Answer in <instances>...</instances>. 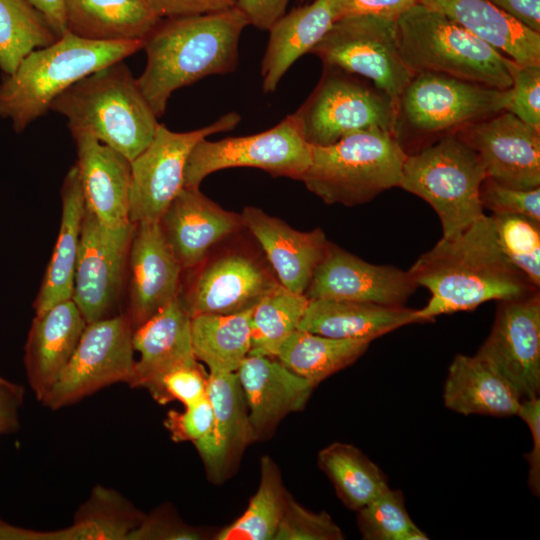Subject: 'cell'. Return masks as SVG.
Segmentation results:
<instances>
[{"mask_svg": "<svg viewBox=\"0 0 540 540\" xmlns=\"http://www.w3.org/2000/svg\"><path fill=\"white\" fill-rule=\"evenodd\" d=\"M417 286L430 292L417 309L424 323L437 316L472 311L489 301L533 295L538 287L502 251L491 215H483L460 234L441 238L408 270Z\"/></svg>", "mask_w": 540, "mask_h": 540, "instance_id": "cell-1", "label": "cell"}, {"mask_svg": "<svg viewBox=\"0 0 540 540\" xmlns=\"http://www.w3.org/2000/svg\"><path fill=\"white\" fill-rule=\"evenodd\" d=\"M247 26V17L237 7L161 19L144 40L146 65L136 78L157 118L176 90L237 68L239 41Z\"/></svg>", "mask_w": 540, "mask_h": 540, "instance_id": "cell-2", "label": "cell"}, {"mask_svg": "<svg viewBox=\"0 0 540 540\" xmlns=\"http://www.w3.org/2000/svg\"><path fill=\"white\" fill-rule=\"evenodd\" d=\"M50 110L71 132L91 135L132 161L152 141L158 118L123 61L108 65L62 92Z\"/></svg>", "mask_w": 540, "mask_h": 540, "instance_id": "cell-3", "label": "cell"}, {"mask_svg": "<svg viewBox=\"0 0 540 540\" xmlns=\"http://www.w3.org/2000/svg\"><path fill=\"white\" fill-rule=\"evenodd\" d=\"M144 41H93L71 33L27 55L0 82V117L17 133L45 115L56 97L77 81L143 48Z\"/></svg>", "mask_w": 540, "mask_h": 540, "instance_id": "cell-4", "label": "cell"}, {"mask_svg": "<svg viewBox=\"0 0 540 540\" xmlns=\"http://www.w3.org/2000/svg\"><path fill=\"white\" fill-rule=\"evenodd\" d=\"M401 58L414 73H438L506 90L510 58L442 13L419 2L396 20Z\"/></svg>", "mask_w": 540, "mask_h": 540, "instance_id": "cell-5", "label": "cell"}, {"mask_svg": "<svg viewBox=\"0 0 540 540\" xmlns=\"http://www.w3.org/2000/svg\"><path fill=\"white\" fill-rule=\"evenodd\" d=\"M406 157L394 133L374 127L330 145L312 146L310 164L300 181L328 205H361L399 187Z\"/></svg>", "mask_w": 540, "mask_h": 540, "instance_id": "cell-6", "label": "cell"}, {"mask_svg": "<svg viewBox=\"0 0 540 540\" xmlns=\"http://www.w3.org/2000/svg\"><path fill=\"white\" fill-rule=\"evenodd\" d=\"M485 168L457 133L407 154L399 187L425 200L436 212L442 238L456 236L484 215L480 200Z\"/></svg>", "mask_w": 540, "mask_h": 540, "instance_id": "cell-7", "label": "cell"}, {"mask_svg": "<svg viewBox=\"0 0 540 540\" xmlns=\"http://www.w3.org/2000/svg\"><path fill=\"white\" fill-rule=\"evenodd\" d=\"M325 68L316 88L295 112L309 144L330 145L374 127L396 135L397 102L340 69Z\"/></svg>", "mask_w": 540, "mask_h": 540, "instance_id": "cell-8", "label": "cell"}, {"mask_svg": "<svg viewBox=\"0 0 540 540\" xmlns=\"http://www.w3.org/2000/svg\"><path fill=\"white\" fill-rule=\"evenodd\" d=\"M311 154L312 145L306 141L293 113L257 134L199 141L187 159L183 187L199 188L208 175L234 167L258 168L273 177L300 180Z\"/></svg>", "mask_w": 540, "mask_h": 540, "instance_id": "cell-9", "label": "cell"}, {"mask_svg": "<svg viewBox=\"0 0 540 540\" xmlns=\"http://www.w3.org/2000/svg\"><path fill=\"white\" fill-rule=\"evenodd\" d=\"M326 67L370 79L398 103L414 73L403 62L396 20L371 16L338 19L311 50Z\"/></svg>", "mask_w": 540, "mask_h": 540, "instance_id": "cell-10", "label": "cell"}, {"mask_svg": "<svg viewBox=\"0 0 540 540\" xmlns=\"http://www.w3.org/2000/svg\"><path fill=\"white\" fill-rule=\"evenodd\" d=\"M511 89L501 90L443 74H415L398 100V119L421 136L459 130L506 111Z\"/></svg>", "mask_w": 540, "mask_h": 540, "instance_id": "cell-11", "label": "cell"}, {"mask_svg": "<svg viewBox=\"0 0 540 540\" xmlns=\"http://www.w3.org/2000/svg\"><path fill=\"white\" fill-rule=\"evenodd\" d=\"M134 329L126 314L88 323L66 367L41 402L55 410L117 382L135 366Z\"/></svg>", "mask_w": 540, "mask_h": 540, "instance_id": "cell-12", "label": "cell"}, {"mask_svg": "<svg viewBox=\"0 0 540 540\" xmlns=\"http://www.w3.org/2000/svg\"><path fill=\"white\" fill-rule=\"evenodd\" d=\"M240 120L237 112H230L188 132H174L158 124L150 144L131 161L130 222H159L183 188L185 166L193 147L213 134L233 130Z\"/></svg>", "mask_w": 540, "mask_h": 540, "instance_id": "cell-13", "label": "cell"}, {"mask_svg": "<svg viewBox=\"0 0 540 540\" xmlns=\"http://www.w3.org/2000/svg\"><path fill=\"white\" fill-rule=\"evenodd\" d=\"M133 229L109 228L85 206L72 300L87 324L121 313Z\"/></svg>", "mask_w": 540, "mask_h": 540, "instance_id": "cell-14", "label": "cell"}, {"mask_svg": "<svg viewBox=\"0 0 540 540\" xmlns=\"http://www.w3.org/2000/svg\"><path fill=\"white\" fill-rule=\"evenodd\" d=\"M476 355L522 400L540 392V295L499 301L491 331Z\"/></svg>", "mask_w": 540, "mask_h": 540, "instance_id": "cell-15", "label": "cell"}, {"mask_svg": "<svg viewBox=\"0 0 540 540\" xmlns=\"http://www.w3.org/2000/svg\"><path fill=\"white\" fill-rule=\"evenodd\" d=\"M457 134L478 154L486 178L514 189L540 187V130L502 111Z\"/></svg>", "mask_w": 540, "mask_h": 540, "instance_id": "cell-16", "label": "cell"}, {"mask_svg": "<svg viewBox=\"0 0 540 540\" xmlns=\"http://www.w3.org/2000/svg\"><path fill=\"white\" fill-rule=\"evenodd\" d=\"M122 312L135 330L181 294L182 267L159 222L133 223Z\"/></svg>", "mask_w": 540, "mask_h": 540, "instance_id": "cell-17", "label": "cell"}, {"mask_svg": "<svg viewBox=\"0 0 540 540\" xmlns=\"http://www.w3.org/2000/svg\"><path fill=\"white\" fill-rule=\"evenodd\" d=\"M198 267L189 290L180 294L191 317L252 310L280 284L273 271L241 251L227 252Z\"/></svg>", "mask_w": 540, "mask_h": 540, "instance_id": "cell-18", "label": "cell"}, {"mask_svg": "<svg viewBox=\"0 0 540 540\" xmlns=\"http://www.w3.org/2000/svg\"><path fill=\"white\" fill-rule=\"evenodd\" d=\"M417 287L408 270L371 264L330 243L304 295L309 300L341 299L405 306Z\"/></svg>", "mask_w": 540, "mask_h": 540, "instance_id": "cell-19", "label": "cell"}, {"mask_svg": "<svg viewBox=\"0 0 540 540\" xmlns=\"http://www.w3.org/2000/svg\"><path fill=\"white\" fill-rule=\"evenodd\" d=\"M159 225L183 270L197 268L216 244L244 228L241 214L223 209L199 188L187 187L171 201Z\"/></svg>", "mask_w": 540, "mask_h": 540, "instance_id": "cell-20", "label": "cell"}, {"mask_svg": "<svg viewBox=\"0 0 540 540\" xmlns=\"http://www.w3.org/2000/svg\"><path fill=\"white\" fill-rule=\"evenodd\" d=\"M207 397L213 410L211 431L193 443L214 483L230 476L245 448L256 441L235 372H208Z\"/></svg>", "mask_w": 540, "mask_h": 540, "instance_id": "cell-21", "label": "cell"}, {"mask_svg": "<svg viewBox=\"0 0 540 540\" xmlns=\"http://www.w3.org/2000/svg\"><path fill=\"white\" fill-rule=\"evenodd\" d=\"M241 217L244 228L263 249L278 282L292 292L304 294L331 243L323 230L298 231L253 206L245 207Z\"/></svg>", "mask_w": 540, "mask_h": 540, "instance_id": "cell-22", "label": "cell"}, {"mask_svg": "<svg viewBox=\"0 0 540 540\" xmlns=\"http://www.w3.org/2000/svg\"><path fill=\"white\" fill-rule=\"evenodd\" d=\"M235 373L257 440L269 437L288 414L304 409L316 387L276 358L248 355Z\"/></svg>", "mask_w": 540, "mask_h": 540, "instance_id": "cell-23", "label": "cell"}, {"mask_svg": "<svg viewBox=\"0 0 540 540\" xmlns=\"http://www.w3.org/2000/svg\"><path fill=\"white\" fill-rule=\"evenodd\" d=\"M72 136L85 206L109 228L130 223L131 161L91 135Z\"/></svg>", "mask_w": 540, "mask_h": 540, "instance_id": "cell-24", "label": "cell"}, {"mask_svg": "<svg viewBox=\"0 0 540 540\" xmlns=\"http://www.w3.org/2000/svg\"><path fill=\"white\" fill-rule=\"evenodd\" d=\"M87 323L72 299L35 315L25 344L29 384L41 401L71 359Z\"/></svg>", "mask_w": 540, "mask_h": 540, "instance_id": "cell-25", "label": "cell"}, {"mask_svg": "<svg viewBox=\"0 0 540 540\" xmlns=\"http://www.w3.org/2000/svg\"><path fill=\"white\" fill-rule=\"evenodd\" d=\"M424 323L417 309L341 299L309 300L298 329L338 339H374Z\"/></svg>", "mask_w": 540, "mask_h": 540, "instance_id": "cell-26", "label": "cell"}, {"mask_svg": "<svg viewBox=\"0 0 540 540\" xmlns=\"http://www.w3.org/2000/svg\"><path fill=\"white\" fill-rule=\"evenodd\" d=\"M133 347L140 354L127 384L144 387L164 372L197 361L192 347L191 316L180 296L133 332Z\"/></svg>", "mask_w": 540, "mask_h": 540, "instance_id": "cell-27", "label": "cell"}, {"mask_svg": "<svg viewBox=\"0 0 540 540\" xmlns=\"http://www.w3.org/2000/svg\"><path fill=\"white\" fill-rule=\"evenodd\" d=\"M338 19L333 0H314L277 20L268 30L261 63L263 92L273 93L289 68L311 52Z\"/></svg>", "mask_w": 540, "mask_h": 540, "instance_id": "cell-28", "label": "cell"}, {"mask_svg": "<svg viewBox=\"0 0 540 540\" xmlns=\"http://www.w3.org/2000/svg\"><path fill=\"white\" fill-rule=\"evenodd\" d=\"M450 18L518 65H540V33L488 0H417Z\"/></svg>", "mask_w": 540, "mask_h": 540, "instance_id": "cell-29", "label": "cell"}, {"mask_svg": "<svg viewBox=\"0 0 540 540\" xmlns=\"http://www.w3.org/2000/svg\"><path fill=\"white\" fill-rule=\"evenodd\" d=\"M522 399L511 385L476 354H458L448 367L443 402L464 415L516 416Z\"/></svg>", "mask_w": 540, "mask_h": 540, "instance_id": "cell-30", "label": "cell"}, {"mask_svg": "<svg viewBox=\"0 0 540 540\" xmlns=\"http://www.w3.org/2000/svg\"><path fill=\"white\" fill-rule=\"evenodd\" d=\"M67 31L93 41H144L162 18L148 0H64Z\"/></svg>", "mask_w": 540, "mask_h": 540, "instance_id": "cell-31", "label": "cell"}, {"mask_svg": "<svg viewBox=\"0 0 540 540\" xmlns=\"http://www.w3.org/2000/svg\"><path fill=\"white\" fill-rule=\"evenodd\" d=\"M61 200L62 214L58 237L33 304L35 315L46 312L60 302L72 299L85 211V201L76 165L68 170L64 178Z\"/></svg>", "mask_w": 540, "mask_h": 540, "instance_id": "cell-32", "label": "cell"}, {"mask_svg": "<svg viewBox=\"0 0 540 540\" xmlns=\"http://www.w3.org/2000/svg\"><path fill=\"white\" fill-rule=\"evenodd\" d=\"M248 310L236 314H198L191 317L193 352L210 373L236 372L251 346Z\"/></svg>", "mask_w": 540, "mask_h": 540, "instance_id": "cell-33", "label": "cell"}, {"mask_svg": "<svg viewBox=\"0 0 540 540\" xmlns=\"http://www.w3.org/2000/svg\"><path fill=\"white\" fill-rule=\"evenodd\" d=\"M371 342L331 338L297 329L282 344L276 359L317 386L358 360Z\"/></svg>", "mask_w": 540, "mask_h": 540, "instance_id": "cell-34", "label": "cell"}, {"mask_svg": "<svg viewBox=\"0 0 540 540\" xmlns=\"http://www.w3.org/2000/svg\"><path fill=\"white\" fill-rule=\"evenodd\" d=\"M317 463L341 502L355 512L389 488L380 467L352 444L331 443L319 451Z\"/></svg>", "mask_w": 540, "mask_h": 540, "instance_id": "cell-35", "label": "cell"}, {"mask_svg": "<svg viewBox=\"0 0 540 540\" xmlns=\"http://www.w3.org/2000/svg\"><path fill=\"white\" fill-rule=\"evenodd\" d=\"M144 517L117 492L100 486L77 512L73 526L53 532L26 530V539L127 540Z\"/></svg>", "mask_w": 540, "mask_h": 540, "instance_id": "cell-36", "label": "cell"}, {"mask_svg": "<svg viewBox=\"0 0 540 540\" xmlns=\"http://www.w3.org/2000/svg\"><path fill=\"white\" fill-rule=\"evenodd\" d=\"M290 493L274 460L265 455L260 461V481L244 513L219 530L215 540H273Z\"/></svg>", "mask_w": 540, "mask_h": 540, "instance_id": "cell-37", "label": "cell"}, {"mask_svg": "<svg viewBox=\"0 0 540 540\" xmlns=\"http://www.w3.org/2000/svg\"><path fill=\"white\" fill-rule=\"evenodd\" d=\"M59 38L28 0H0V69L4 75L12 74L32 51Z\"/></svg>", "mask_w": 540, "mask_h": 540, "instance_id": "cell-38", "label": "cell"}, {"mask_svg": "<svg viewBox=\"0 0 540 540\" xmlns=\"http://www.w3.org/2000/svg\"><path fill=\"white\" fill-rule=\"evenodd\" d=\"M308 303L304 294L281 284L263 297L251 311L248 355L276 358L285 340L298 329Z\"/></svg>", "mask_w": 540, "mask_h": 540, "instance_id": "cell-39", "label": "cell"}, {"mask_svg": "<svg viewBox=\"0 0 540 540\" xmlns=\"http://www.w3.org/2000/svg\"><path fill=\"white\" fill-rule=\"evenodd\" d=\"M357 525L365 540H427L413 522L401 490L387 488L356 511Z\"/></svg>", "mask_w": 540, "mask_h": 540, "instance_id": "cell-40", "label": "cell"}, {"mask_svg": "<svg viewBox=\"0 0 540 540\" xmlns=\"http://www.w3.org/2000/svg\"><path fill=\"white\" fill-rule=\"evenodd\" d=\"M499 245L532 284L540 286V222L522 215H491Z\"/></svg>", "mask_w": 540, "mask_h": 540, "instance_id": "cell-41", "label": "cell"}, {"mask_svg": "<svg viewBox=\"0 0 540 540\" xmlns=\"http://www.w3.org/2000/svg\"><path fill=\"white\" fill-rule=\"evenodd\" d=\"M209 373L197 360L179 365L150 381L145 388L160 404L179 401L192 405L207 395Z\"/></svg>", "mask_w": 540, "mask_h": 540, "instance_id": "cell-42", "label": "cell"}, {"mask_svg": "<svg viewBox=\"0 0 540 540\" xmlns=\"http://www.w3.org/2000/svg\"><path fill=\"white\" fill-rule=\"evenodd\" d=\"M345 535L325 511L314 512L290 494L273 540H342Z\"/></svg>", "mask_w": 540, "mask_h": 540, "instance_id": "cell-43", "label": "cell"}, {"mask_svg": "<svg viewBox=\"0 0 540 540\" xmlns=\"http://www.w3.org/2000/svg\"><path fill=\"white\" fill-rule=\"evenodd\" d=\"M483 209L492 215H522L540 222V187L530 190L503 186L486 178L480 190Z\"/></svg>", "mask_w": 540, "mask_h": 540, "instance_id": "cell-44", "label": "cell"}, {"mask_svg": "<svg viewBox=\"0 0 540 540\" xmlns=\"http://www.w3.org/2000/svg\"><path fill=\"white\" fill-rule=\"evenodd\" d=\"M511 99L506 111L524 123L540 130V65L510 67Z\"/></svg>", "mask_w": 540, "mask_h": 540, "instance_id": "cell-45", "label": "cell"}, {"mask_svg": "<svg viewBox=\"0 0 540 540\" xmlns=\"http://www.w3.org/2000/svg\"><path fill=\"white\" fill-rule=\"evenodd\" d=\"M205 529L186 524L176 512L162 506L145 516L128 535L130 540H202L208 538Z\"/></svg>", "mask_w": 540, "mask_h": 540, "instance_id": "cell-46", "label": "cell"}, {"mask_svg": "<svg viewBox=\"0 0 540 540\" xmlns=\"http://www.w3.org/2000/svg\"><path fill=\"white\" fill-rule=\"evenodd\" d=\"M213 410L207 395L200 401L185 406L184 411L170 410L164 421L171 439L192 443L205 437L212 428Z\"/></svg>", "mask_w": 540, "mask_h": 540, "instance_id": "cell-47", "label": "cell"}, {"mask_svg": "<svg viewBox=\"0 0 540 540\" xmlns=\"http://www.w3.org/2000/svg\"><path fill=\"white\" fill-rule=\"evenodd\" d=\"M516 416L521 418L532 436V449L526 455L528 463L527 484L536 497L540 495V399L539 397L522 400Z\"/></svg>", "mask_w": 540, "mask_h": 540, "instance_id": "cell-48", "label": "cell"}, {"mask_svg": "<svg viewBox=\"0 0 540 540\" xmlns=\"http://www.w3.org/2000/svg\"><path fill=\"white\" fill-rule=\"evenodd\" d=\"M339 17L371 15L397 20L417 0H333Z\"/></svg>", "mask_w": 540, "mask_h": 540, "instance_id": "cell-49", "label": "cell"}, {"mask_svg": "<svg viewBox=\"0 0 540 540\" xmlns=\"http://www.w3.org/2000/svg\"><path fill=\"white\" fill-rule=\"evenodd\" d=\"M157 15L175 18L216 13L236 7L238 0H148Z\"/></svg>", "mask_w": 540, "mask_h": 540, "instance_id": "cell-50", "label": "cell"}, {"mask_svg": "<svg viewBox=\"0 0 540 540\" xmlns=\"http://www.w3.org/2000/svg\"><path fill=\"white\" fill-rule=\"evenodd\" d=\"M290 0H238L236 7L260 30H269L285 13Z\"/></svg>", "mask_w": 540, "mask_h": 540, "instance_id": "cell-51", "label": "cell"}, {"mask_svg": "<svg viewBox=\"0 0 540 540\" xmlns=\"http://www.w3.org/2000/svg\"><path fill=\"white\" fill-rule=\"evenodd\" d=\"M22 386L0 379V434L19 428V409L23 400Z\"/></svg>", "mask_w": 540, "mask_h": 540, "instance_id": "cell-52", "label": "cell"}, {"mask_svg": "<svg viewBox=\"0 0 540 540\" xmlns=\"http://www.w3.org/2000/svg\"><path fill=\"white\" fill-rule=\"evenodd\" d=\"M532 31L540 33V0H488Z\"/></svg>", "mask_w": 540, "mask_h": 540, "instance_id": "cell-53", "label": "cell"}, {"mask_svg": "<svg viewBox=\"0 0 540 540\" xmlns=\"http://www.w3.org/2000/svg\"><path fill=\"white\" fill-rule=\"evenodd\" d=\"M49 21L59 37L68 33L65 21L64 0H28Z\"/></svg>", "mask_w": 540, "mask_h": 540, "instance_id": "cell-54", "label": "cell"}, {"mask_svg": "<svg viewBox=\"0 0 540 540\" xmlns=\"http://www.w3.org/2000/svg\"><path fill=\"white\" fill-rule=\"evenodd\" d=\"M1 378H3V377L0 376V379H1Z\"/></svg>", "mask_w": 540, "mask_h": 540, "instance_id": "cell-55", "label": "cell"}, {"mask_svg": "<svg viewBox=\"0 0 540 540\" xmlns=\"http://www.w3.org/2000/svg\"><path fill=\"white\" fill-rule=\"evenodd\" d=\"M1 521V520H0Z\"/></svg>", "mask_w": 540, "mask_h": 540, "instance_id": "cell-56", "label": "cell"}]
</instances>
